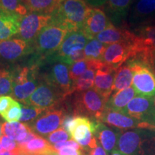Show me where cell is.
Returning a JSON list of instances; mask_svg holds the SVG:
<instances>
[{
  "label": "cell",
  "mask_w": 155,
  "mask_h": 155,
  "mask_svg": "<svg viewBox=\"0 0 155 155\" xmlns=\"http://www.w3.org/2000/svg\"><path fill=\"white\" fill-rule=\"evenodd\" d=\"M41 82L38 64L32 58L27 63L13 66V86L11 96L22 104L30 98Z\"/></svg>",
  "instance_id": "obj_1"
},
{
  "label": "cell",
  "mask_w": 155,
  "mask_h": 155,
  "mask_svg": "<svg viewBox=\"0 0 155 155\" xmlns=\"http://www.w3.org/2000/svg\"><path fill=\"white\" fill-rule=\"evenodd\" d=\"M116 149L126 155H155V131L142 129L121 131Z\"/></svg>",
  "instance_id": "obj_2"
},
{
  "label": "cell",
  "mask_w": 155,
  "mask_h": 155,
  "mask_svg": "<svg viewBox=\"0 0 155 155\" xmlns=\"http://www.w3.org/2000/svg\"><path fill=\"white\" fill-rule=\"evenodd\" d=\"M69 32L68 28L51 19V22L42 29L31 44V56L37 60H42L53 55Z\"/></svg>",
  "instance_id": "obj_3"
},
{
  "label": "cell",
  "mask_w": 155,
  "mask_h": 155,
  "mask_svg": "<svg viewBox=\"0 0 155 155\" xmlns=\"http://www.w3.org/2000/svg\"><path fill=\"white\" fill-rule=\"evenodd\" d=\"M91 9L85 0H58L52 20L63 25L70 32L82 30Z\"/></svg>",
  "instance_id": "obj_4"
},
{
  "label": "cell",
  "mask_w": 155,
  "mask_h": 155,
  "mask_svg": "<svg viewBox=\"0 0 155 155\" xmlns=\"http://www.w3.org/2000/svg\"><path fill=\"white\" fill-rule=\"evenodd\" d=\"M37 63L41 79L57 88L65 97L73 94V83L69 75V65L52 56L40 60Z\"/></svg>",
  "instance_id": "obj_5"
},
{
  "label": "cell",
  "mask_w": 155,
  "mask_h": 155,
  "mask_svg": "<svg viewBox=\"0 0 155 155\" xmlns=\"http://www.w3.org/2000/svg\"><path fill=\"white\" fill-rule=\"evenodd\" d=\"M107 100L94 88L83 92H75L72 102L73 115L86 116L100 121L106 110Z\"/></svg>",
  "instance_id": "obj_6"
},
{
  "label": "cell",
  "mask_w": 155,
  "mask_h": 155,
  "mask_svg": "<svg viewBox=\"0 0 155 155\" xmlns=\"http://www.w3.org/2000/svg\"><path fill=\"white\" fill-rule=\"evenodd\" d=\"M66 98L57 88L41 79L35 92L23 104L47 110L58 106Z\"/></svg>",
  "instance_id": "obj_7"
},
{
  "label": "cell",
  "mask_w": 155,
  "mask_h": 155,
  "mask_svg": "<svg viewBox=\"0 0 155 155\" xmlns=\"http://www.w3.org/2000/svg\"><path fill=\"white\" fill-rule=\"evenodd\" d=\"M94 120L86 116H74L70 122L67 131L71 138L77 141L83 150H90L98 146V141L94 135Z\"/></svg>",
  "instance_id": "obj_8"
},
{
  "label": "cell",
  "mask_w": 155,
  "mask_h": 155,
  "mask_svg": "<svg viewBox=\"0 0 155 155\" xmlns=\"http://www.w3.org/2000/svg\"><path fill=\"white\" fill-rule=\"evenodd\" d=\"M32 54L31 44L19 38H10L0 41V62L16 65L21 63Z\"/></svg>",
  "instance_id": "obj_9"
},
{
  "label": "cell",
  "mask_w": 155,
  "mask_h": 155,
  "mask_svg": "<svg viewBox=\"0 0 155 155\" xmlns=\"http://www.w3.org/2000/svg\"><path fill=\"white\" fill-rule=\"evenodd\" d=\"M65 108L56 107L45 110L35 121L27 124L36 134L47 136L60 129L66 116Z\"/></svg>",
  "instance_id": "obj_10"
},
{
  "label": "cell",
  "mask_w": 155,
  "mask_h": 155,
  "mask_svg": "<svg viewBox=\"0 0 155 155\" xmlns=\"http://www.w3.org/2000/svg\"><path fill=\"white\" fill-rule=\"evenodd\" d=\"M134 72L133 88L139 96L153 98L155 96V75L150 68L134 63L126 62Z\"/></svg>",
  "instance_id": "obj_11"
},
{
  "label": "cell",
  "mask_w": 155,
  "mask_h": 155,
  "mask_svg": "<svg viewBox=\"0 0 155 155\" xmlns=\"http://www.w3.org/2000/svg\"><path fill=\"white\" fill-rule=\"evenodd\" d=\"M51 15L28 13L21 19L17 36L25 42L32 44L42 29L51 22Z\"/></svg>",
  "instance_id": "obj_12"
},
{
  "label": "cell",
  "mask_w": 155,
  "mask_h": 155,
  "mask_svg": "<svg viewBox=\"0 0 155 155\" xmlns=\"http://www.w3.org/2000/svg\"><path fill=\"white\" fill-rule=\"evenodd\" d=\"M134 54V41L116 42L107 45L103 55L102 61L117 70L128 60L132 58Z\"/></svg>",
  "instance_id": "obj_13"
},
{
  "label": "cell",
  "mask_w": 155,
  "mask_h": 155,
  "mask_svg": "<svg viewBox=\"0 0 155 155\" xmlns=\"http://www.w3.org/2000/svg\"><path fill=\"white\" fill-rule=\"evenodd\" d=\"M91 39L83 30L70 32L55 53L50 55L68 65V58L75 52L83 50Z\"/></svg>",
  "instance_id": "obj_14"
},
{
  "label": "cell",
  "mask_w": 155,
  "mask_h": 155,
  "mask_svg": "<svg viewBox=\"0 0 155 155\" xmlns=\"http://www.w3.org/2000/svg\"><path fill=\"white\" fill-rule=\"evenodd\" d=\"M101 122L120 129H149L155 131V126L152 124L136 119L120 111H112L106 108Z\"/></svg>",
  "instance_id": "obj_15"
},
{
  "label": "cell",
  "mask_w": 155,
  "mask_h": 155,
  "mask_svg": "<svg viewBox=\"0 0 155 155\" xmlns=\"http://www.w3.org/2000/svg\"><path fill=\"white\" fill-rule=\"evenodd\" d=\"M122 113L154 125L155 106L153 104L152 98L136 96L128 104Z\"/></svg>",
  "instance_id": "obj_16"
},
{
  "label": "cell",
  "mask_w": 155,
  "mask_h": 155,
  "mask_svg": "<svg viewBox=\"0 0 155 155\" xmlns=\"http://www.w3.org/2000/svg\"><path fill=\"white\" fill-rule=\"evenodd\" d=\"M113 24L106 12L100 8H94L89 13L85 21L82 30L91 40L100 32L107 29Z\"/></svg>",
  "instance_id": "obj_17"
},
{
  "label": "cell",
  "mask_w": 155,
  "mask_h": 155,
  "mask_svg": "<svg viewBox=\"0 0 155 155\" xmlns=\"http://www.w3.org/2000/svg\"><path fill=\"white\" fill-rule=\"evenodd\" d=\"M116 73V69L104 63L97 70L95 75L94 88L107 101L113 93Z\"/></svg>",
  "instance_id": "obj_18"
},
{
  "label": "cell",
  "mask_w": 155,
  "mask_h": 155,
  "mask_svg": "<svg viewBox=\"0 0 155 155\" xmlns=\"http://www.w3.org/2000/svg\"><path fill=\"white\" fill-rule=\"evenodd\" d=\"M135 55L141 51L155 53V25L145 22L139 25L134 31Z\"/></svg>",
  "instance_id": "obj_19"
},
{
  "label": "cell",
  "mask_w": 155,
  "mask_h": 155,
  "mask_svg": "<svg viewBox=\"0 0 155 155\" xmlns=\"http://www.w3.org/2000/svg\"><path fill=\"white\" fill-rule=\"evenodd\" d=\"M120 131L107 127L103 122L94 121L93 133L98 142L107 153H111L115 150Z\"/></svg>",
  "instance_id": "obj_20"
},
{
  "label": "cell",
  "mask_w": 155,
  "mask_h": 155,
  "mask_svg": "<svg viewBox=\"0 0 155 155\" xmlns=\"http://www.w3.org/2000/svg\"><path fill=\"white\" fill-rule=\"evenodd\" d=\"M137 35L125 27L117 28L114 24L100 32L96 38L106 45L121 42H134Z\"/></svg>",
  "instance_id": "obj_21"
},
{
  "label": "cell",
  "mask_w": 155,
  "mask_h": 155,
  "mask_svg": "<svg viewBox=\"0 0 155 155\" xmlns=\"http://www.w3.org/2000/svg\"><path fill=\"white\" fill-rule=\"evenodd\" d=\"M133 0H107L105 9L113 24L124 25Z\"/></svg>",
  "instance_id": "obj_22"
},
{
  "label": "cell",
  "mask_w": 155,
  "mask_h": 155,
  "mask_svg": "<svg viewBox=\"0 0 155 155\" xmlns=\"http://www.w3.org/2000/svg\"><path fill=\"white\" fill-rule=\"evenodd\" d=\"M155 15V0H136L131 8L130 22L141 25Z\"/></svg>",
  "instance_id": "obj_23"
},
{
  "label": "cell",
  "mask_w": 155,
  "mask_h": 155,
  "mask_svg": "<svg viewBox=\"0 0 155 155\" xmlns=\"http://www.w3.org/2000/svg\"><path fill=\"white\" fill-rule=\"evenodd\" d=\"M22 17L0 9V41L10 39L18 33Z\"/></svg>",
  "instance_id": "obj_24"
},
{
  "label": "cell",
  "mask_w": 155,
  "mask_h": 155,
  "mask_svg": "<svg viewBox=\"0 0 155 155\" xmlns=\"http://www.w3.org/2000/svg\"><path fill=\"white\" fill-rule=\"evenodd\" d=\"M136 91L133 87L113 93L106 102V108L122 112L129 102L135 97Z\"/></svg>",
  "instance_id": "obj_25"
},
{
  "label": "cell",
  "mask_w": 155,
  "mask_h": 155,
  "mask_svg": "<svg viewBox=\"0 0 155 155\" xmlns=\"http://www.w3.org/2000/svg\"><path fill=\"white\" fill-rule=\"evenodd\" d=\"M133 77L134 72L132 69L127 63H124L116 70L113 86V93L131 87V83L133 82Z\"/></svg>",
  "instance_id": "obj_26"
},
{
  "label": "cell",
  "mask_w": 155,
  "mask_h": 155,
  "mask_svg": "<svg viewBox=\"0 0 155 155\" xmlns=\"http://www.w3.org/2000/svg\"><path fill=\"white\" fill-rule=\"evenodd\" d=\"M28 13L52 15L57 7L58 0H22Z\"/></svg>",
  "instance_id": "obj_27"
},
{
  "label": "cell",
  "mask_w": 155,
  "mask_h": 155,
  "mask_svg": "<svg viewBox=\"0 0 155 155\" xmlns=\"http://www.w3.org/2000/svg\"><path fill=\"white\" fill-rule=\"evenodd\" d=\"M30 128L27 124L19 122H5L2 125V134L16 140L17 143L24 139Z\"/></svg>",
  "instance_id": "obj_28"
},
{
  "label": "cell",
  "mask_w": 155,
  "mask_h": 155,
  "mask_svg": "<svg viewBox=\"0 0 155 155\" xmlns=\"http://www.w3.org/2000/svg\"><path fill=\"white\" fill-rule=\"evenodd\" d=\"M18 147L23 152L32 154H44L55 151L49 141L39 136L27 144H18Z\"/></svg>",
  "instance_id": "obj_29"
},
{
  "label": "cell",
  "mask_w": 155,
  "mask_h": 155,
  "mask_svg": "<svg viewBox=\"0 0 155 155\" xmlns=\"http://www.w3.org/2000/svg\"><path fill=\"white\" fill-rule=\"evenodd\" d=\"M13 66L0 62V96L12 95L13 86Z\"/></svg>",
  "instance_id": "obj_30"
},
{
  "label": "cell",
  "mask_w": 155,
  "mask_h": 155,
  "mask_svg": "<svg viewBox=\"0 0 155 155\" xmlns=\"http://www.w3.org/2000/svg\"><path fill=\"white\" fill-rule=\"evenodd\" d=\"M96 71L95 69H88L83 73L76 81L73 82V93H79L91 89L94 86L95 75Z\"/></svg>",
  "instance_id": "obj_31"
},
{
  "label": "cell",
  "mask_w": 155,
  "mask_h": 155,
  "mask_svg": "<svg viewBox=\"0 0 155 155\" xmlns=\"http://www.w3.org/2000/svg\"><path fill=\"white\" fill-rule=\"evenodd\" d=\"M106 47H107L106 45L102 43L96 38H93L89 40L83 50L85 58L86 59L102 61L103 55H104Z\"/></svg>",
  "instance_id": "obj_32"
},
{
  "label": "cell",
  "mask_w": 155,
  "mask_h": 155,
  "mask_svg": "<svg viewBox=\"0 0 155 155\" xmlns=\"http://www.w3.org/2000/svg\"><path fill=\"white\" fill-rule=\"evenodd\" d=\"M0 9L22 17L28 13L22 0H0Z\"/></svg>",
  "instance_id": "obj_33"
},
{
  "label": "cell",
  "mask_w": 155,
  "mask_h": 155,
  "mask_svg": "<svg viewBox=\"0 0 155 155\" xmlns=\"http://www.w3.org/2000/svg\"><path fill=\"white\" fill-rule=\"evenodd\" d=\"M45 110L32 106L23 105L22 106V116L19 121L23 123H30L40 116Z\"/></svg>",
  "instance_id": "obj_34"
},
{
  "label": "cell",
  "mask_w": 155,
  "mask_h": 155,
  "mask_svg": "<svg viewBox=\"0 0 155 155\" xmlns=\"http://www.w3.org/2000/svg\"><path fill=\"white\" fill-rule=\"evenodd\" d=\"M1 116L7 122H16L19 121L22 116V105L17 101L14 100L10 107Z\"/></svg>",
  "instance_id": "obj_35"
},
{
  "label": "cell",
  "mask_w": 155,
  "mask_h": 155,
  "mask_svg": "<svg viewBox=\"0 0 155 155\" xmlns=\"http://www.w3.org/2000/svg\"><path fill=\"white\" fill-rule=\"evenodd\" d=\"M46 137H47V140L49 142L55 144L68 141L71 138V135L63 127L60 128V129H57L53 132L50 133Z\"/></svg>",
  "instance_id": "obj_36"
},
{
  "label": "cell",
  "mask_w": 155,
  "mask_h": 155,
  "mask_svg": "<svg viewBox=\"0 0 155 155\" xmlns=\"http://www.w3.org/2000/svg\"><path fill=\"white\" fill-rule=\"evenodd\" d=\"M0 143H1L4 150L10 152L13 154L18 155L19 153L20 152L21 150L19 148L17 142L7 136H2L0 138Z\"/></svg>",
  "instance_id": "obj_37"
},
{
  "label": "cell",
  "mask_w": 155,
  "mask_h": 155,
  "mask_svg": "<svg viewBox=\"0 0 155 155\" xmlns=\"http://www.w3.org/2000/svg\"><path fill=\"white\" fill-rule=\"evenodd\" d=\"M72 147V148H74L75 150H83V147L75 140H73V139H70L68 141H63V142L58 143V144H54L53 148L55 151H59L60 150H61L62 148H63V147Z\"/></svg>",
  "instance_id": "obj_38"
},
{
  "label": "cell",
  "mask_w": 155,
  "mask_h": 155,
  "mask_svg": "<svg viewBox=\"0 0 155 155\" xmlns=\"http://www.w3.org/2000/svg\"><path fill=\"white\" fill-rule=\"evenodd\" d=\"M14 100L9 96H0V115L5 113L10 107Z\"/></svg>",
  "instance_id": "obj_39"
},
{
  "label": "cell",
  "mask_w": 155,
  "mask_h": 155,
  "mask_svg": "<svg viewBox=\"0 0 155 155\" xmlns=\"http://www.w3.org/2000/svg\"><path fill=\"white\" fill-rule=\"evenodd\" d=\"M83 150H78L72 147H63L58 151V155H85Z\"/></svg>",
  "instance_id": "obj_40"
},
{
  "label": "cell",
  "mask_w": 155,
  "mask_h": 155,
  "mask_svg": "<svg viewBox=\"0 0 155 155\" xmlns=\"http://www.w3.org/2000/svg\"><path fill=\"white\" fill-rule=\"evenodd\" d=\"M85 1L90 7H94V8H98L105 5L107 0H85Z\"/></svg>",
  "instance_id": "obj_41"
},
{
  "label": "cell",
  "mask_w": 155,
  "mask_h": 155,
  "mask_svg": "<svg viewBox=\"0 0 155 155\" xmlns=\"http://www.w3.org/2000/svg\"><path fill=\"white\" fill-rule=\"evenodd\" d=\"M88 155H108V153L101 146L98 145L96 148L89 150Z\"/></svg>",
  "instance_id": "obj_42"
},
{
  "label": "cell",
  "mask_w": 155,
  "mask_h": 155,
  "mask_svg": "<svg viewBox=\"0 0 155 155\" xmlns=\"http://www.w3.org/2000/svg\"><path fill=\"white\" fill-rule=\"evenodd\" d=\"M111 155H126V154H123V153H121V152H119V151L115 150H114L113 152L111 153Z\"/></svg>",
  "instance_id": "obj_43"
},
{
  "label": "cell",
  "mask_w": 155,
  "mask_h": 155,
  "mask_svg": "<svg viewBox=\"0 0 155 155\" xmlns=\"http://www.w3.org/2000/svg\"><path fill=\"white\" fill-rule=\"evenodd\" d=\"M0 155H15V154H13L12 153H11L10 152H8V151L5 150L3 152H2L1 154H0Z\"/></svg>",
  "instance_id": "obj_44"
},
{
  "label": "cell",
  "mask_w": 155,
  "mask_h": 155,
  "mask_svg": "<svg viewBox=\"0 0 155 155\" xmlns=\"http://www.w3.org/2000/svg\"><path fill=\"white\" fill-rule=\"evenodd\" d=\"M44 155H58L57 151H53V152H48L47 154H45Z\"/></svg>",
  "instance_id": "obj_45"
},
{
  "label": "cell",
  "mask_w": 155,
  "mask_h": 155,
  "mask_svg": "<svg viewBox=\"0 0 155 155\" xmlns=\"http://www.w3.org/2000/svg\"><path fill=\"white\" fill-rule=\"evenodd\" d=\"M18 155H32L31 154H29V153H27V152H23V151H22L21 150L20 151V152L19 153V154Z\"/></svg>",
  "instance_id": "obj_46"
},
{
  "label": "cell",
  "mask_w": 155,
  "mask_h": 155,
  "mask_svg": "<svg viewBox=\"0 0 155 155\" xmlns=\"http://www.w3.org/2000/svg\"><path fill=\"white\" fill-rule=\"evenodd\" d=\"M4 151H5V150H4L3 147H2V146L1 143H0V154H1L2 152H3Z\"/></svg>",
  "instance_id": "obj_47"
},
{
  "label": "cell",
  "mask_w": 155,
  "mask_h": 155,
  "mask_svg": "<svg viewBox=\"0 0 155 155\" xmlns=\"http://www.w3.org/2000/svg\"><path fill=\"white\" fill-rule=\"evenodd\" d=\"M152 71H153V73H154V75H155V64L154 65V66H153Z\"/></svg>",
  "instance_id": "obj_48"
},
{
  "label": "cell",
  "mask_w": 155,
  "mask_h": 155,
  "mask_svg": "<svg viewBox=\"0 0 155 155\" xmlns=\"http://www.w3.org/2000/svg\"><path fill=\"white\" fill-rule=\"evenodd\" d=\"M152 101H153V104H154V105L155 106V96L152 98Z\"/></svg>",
  "instance_id": "obj_49"
},
{
  "label": "cell",
  "mask_w": 155,
  "mask_h": 155,
  "mask_svg": "<svg viewBox=\"0 0 155 155\" xmlns=\"http://www.w3.org/2000/svg\"><path fill=\"white\" fill-rule=\"evenodd\" d=\"M1 134H2V126L0 125V138H1Z\"/></svg>",
  "instance_id": "obj_50"
},
{
  "label": "cell",
  "mask_w": 155,
  "mask_h": 155,
  "mask_svg": "<svg viewBox=\"0 0 155 155\" xmlns=\"http://www.w3.org/2000/svg\"><path fill=\"white\" fill-rule=\"evenodd\" d=\"M154 126H155V118H154Z\"/></svg>",
  "instance_id": "obj_51"
}]
</instances>
